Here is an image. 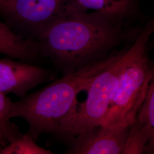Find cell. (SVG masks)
I'll return each mask as SVG.
<instances>
[{
    "label": "cell",
    "instance_id": "1",
    "mask_svg": "<svg viewBox=\"0 0 154 154\" xmlns=\"http://www.w3.org/2000/svg\"><path fill=\"white\" fill-rule=\"evenodd\" d=\"M143 25L118 28L99 13L77 12L53 23L36 41L41 57L49 59L65 75L131 44Z\"/></svg>",
    "mask_w": 154,
    "mask_h": 154
},
{
    "label": "cell",
    "instance_id": "2",
    "mask_svg": "<svg viewBox=\"0 0 154 154\" xmlns=\"http://www.w3.org/2000/svg\"><path fill=\"white\" fill-rule=\"evenodd\" d=\"M119 54V51H116L105 59L79 67L44 88L27 94L13 102L11 118L23 119L29 126L27 133L36 141L44 134L55 137L75 109L79 94L86 91L94 78L115 61Z\"/></svg>",
    "mask_w": 154,
    "mask_h": 154
},
{
    "label": "cell",
    "instance_id": "3",
    "mask_svg": "<svg viewBox=\"0 0 154 154\" xmlns=\"http://www.w3.org/2000/svg\"><path fill=\"white\" fill-rule=\"evenodd\" d=\"M154 32V20L151 19L129 46L126 63L102 126L130 125L136 118L154 79V66L149 55V41Z\"/></svg>",
    "mask_w": 154,
    "mask_h": 154
},
{
    "label": "cell",
    "instance_id": "4",
    "mask_svg": "<svg viewBox=\"0 0 154 154\" xmlns=\"http://www.w3.org/2000/svg\"><path fill=\"white\" fill-rule=\"evenodd\" d=\"M130 45L122 48L116 60L94 78L86 91V99L82 103H78L73 112L62 125L55 138L66 143L78 134L102 126Z\"/></svg>",
    "mask_w": 154,
    "mask_h": 154
},
{
    "label": "cell",
    "instance_id": "5",
    "mask_svg": "<svg viewBox=\"0 0 154 154\" xmlns=\"http://www.w3.org/2000/svg\"><path fill=\"white\" fill-rule=\"evenodd\" d=\"M80 11L74 0H11L4 12L17 34L36 40L53 23Z\"/></svg>",
    "mask_w": 154,
    "mask_h": 154
},
{
    "label": "cell",
    "instance_id": "6",
    "mask_svg": "<svg viewBox=\"0 0 154 154\" xmlns=\"http://www.w3.org/2000/svg\"><path fill=\"white\" fill-rule=\"evenodd\" d=\"M57 78L54 71L8 57L0 58V92L21 98L41 84Z\"/></svg>",
    "mask_w": 154,
    "mask_h": 154
},
{
    "label": "cell",
    "instance_id": "7",
    "mask_svg": "<svg viewBox=\"0 0 154 154\" xmlns=\"http://www.w3.org/2000/svg\"><path fill=\"white\" fill-rule=\"evenodd\" d=\"M130 125L100 126L78 134L65 143V153L122 154Z\"/></svg>",
    "mask_w": 154,
    "mask_h": 154
},
{
    "label": "cell",
    "instance_id": "8",
    "mask_svg": "<svg viewBox=\"0 0 154 154\" xmlns=\"http://www.w3.org/2000/svg\"><path fill=\"white\" fill-rule=\"evenodd\" d=\"M82 12L99 13L116 26L127 28L137 26L144 20L142 0H74Z\"/></svg>",
    "mask_w": 154,
    "mask_h": 154
},
{
    "label": "cell",
    "instance_id": "9",
    "mask_svg": "<svg viewBox=\"0 0 154 154\" xmlns=\"http://www.w3.org/2000/svg\"><path fill=\"white\" fill-rule=\"evenodd\" d=\"M0 54L33 64L41 57L36 40L17 34L6 23L1 21Z\"/></svg>",
    "mask_w": 154,
    "mask_h": 154
},
{
    "label": "cell",
    "instance_id": "10",
    "mask_svg": "<svg viewBox=\"0 0 154 154\" xmlns=\"http://www.w3.org/2000/svg\"><path fill=\"white\" fill-rule=\"evenodd\" d=\"M136 119L148 131L150 142L145 154L154 152V79L149 85L143 103L138 110Z\"/></svg>",
    "mask_w": 154,
    "mask_h": 154
},
{
    "label": "cell",
    "instance_id": "11",
    "mask_svg": "<svg viewBox=\"0 0 154 154\" xmlns=\"http://www.w3.org/2000/svg\"><path fill=\"white\" fill-rule=\"evenodd\" d=\"M54 152L38 145L28 133L20 134L1 150L0 154H53Z\"/></svg>",
    "mask_w": 154,
    "mask_h": 154
},
{
    "label": "cell",
    "instance_id": "12",
    "mask_svg": "<svg viewBox=\"0 0 154 154\" xmlns=\"http://www.w3.org/2000/svg\"><path fill=\"white\" fill-rule=\"evenodd\" d=\"M149 142V132L135 118L130 125L126 143L122 154H145Z\"/></svg>",
    "mask_w": 154,
    "mask_h": 154
},
{
    "label": "cell",
    "instance_id": "13",
    "mask_svg": "<svg viewBox=\"0 0 154 154\" xmlns=\"http://www.w3.org/2000/svg\"><path fill=\"white\" fill-rule=\"evenodd\" d=\"M13 102L0 92V131L5 135L8 143L22 132L19 127L11 121L10 114Z\"/></svg>",
    "mask_w": 154,
    "mask_h": 154
},
{
    "label": "cell",
    "instance_id": "14",
    "mask_svg": "<svg viewBox=\"0 0 154 154\" xmlns=\"http://www.w3.org/2000/svg\"><path fill=\"white\" fill-rule=\"evenodd\" d=\"M8 143V140L4 134V133L0 131V152L2 149L6 146Z\"/></svg>",
    "mask_w": 154,
    "mask_h": 154
},
{
    "label": "cell",
    "instance_id": "15",
    "mask_svg": "<svg viewBox=\"0 0 154 154\" xmlns=\"http://www.w3.org/2000/svg\"><path fill=\"white\" fill-rule=\"evenodd\" d=\"M11 0H0V11L4 13Z\"/></svg>",
    "mask_w": 154,
    "mask_h": 154
}]
</instances>
